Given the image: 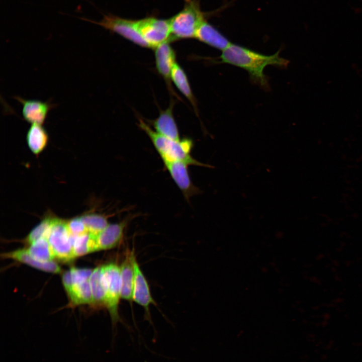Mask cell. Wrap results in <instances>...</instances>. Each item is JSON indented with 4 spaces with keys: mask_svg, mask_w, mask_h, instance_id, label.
<instances>
[{
    "mask_svg": "<svg viewBox=\"0 0 362 362\" xmlns=\"http://www.w3.org/2000/svg\"><path fill=\"white\" fill-rule=\"evenodd\" d=\"M220 63L233 65L247 71L250 78L264 88H268L267 77L264 69L268 65L286 67L289 61L279 55V52L266 55L242 46L231 43L219 57Z\"/></svg>",
    "mask_w": 362,
    "mask_h": 362,
    "instance_id": "cell-1",
    "label": "cell"
},
{
    "mask_svg": "<svg viewBox=\"0 0 362 362\" xmlns=\"http://www.w3.org/2000/svg\"><path fill=\"white\" fill-rule=\"evenodd\" d=\"M138 126L147 135L163 162L180 161L189 165L214 167L210 164L201 162L192 157L191 152L194 143L191 139L186 138L175 140L163 136L152 129L142 119H139Z\"/></svg>",
    "mask_w": 362,
    "mask_h": 362,
    "instance_id": "cell-2",
    "label": "cell"
},
{
    "mask_svg": "<svg viewBox=\"0 0 362 362\" xmlns=\"http://www.w3.org/2000/svg\"><path fill=\"white\" fill-rule=\"evenodd\" d=\"M183 9L169 19L171 40L195 37L197 30L206 20L199 0H184Z\"/></svg>",
    "mask_w": 362,
    "mask_h": 362,
    "instance_id": "cell-3",
    "label": "cell"
},
{
    "mask_svg": "<svg viewBox=\"0 0 362 362\" xmlns=\"http://www.w3.org/2000/svg\"><path fill=\"white\" fill-rule=\"evenodd\" d=\"M46 238L55 257L63 261H69L75 258L73 236L68 230L67 221L53 216Z\"/></svg>",
    "mask_w": 362,
    "mask_h": 362,
    "instance_id": "cell-4",
    "label": "cell"
},
{
    "mask_svg": "<svg viewBox=\"0 0 362 362\" xmlns=\"http://www.w3.org/2000/svg\"><path fill=\"white\" fill-rule=\"evenodd\" d=\"M79 19L99 25L110 32L117 33L141 47L149 48L139 32L137 20L124 19L111 14H103V17L100 21H95L83 17Z\"/></svg>",
    "mask_w": 362,
    "mask_h": 362,
    "instance_id": "cell-5",
    "label": "cell"
},
{
    "mask_svg": "<svg viewBox=\"0 0 362 362\" xmlns=\"http://www.w3.org/2000/svg\"><path fill=\"white\" fill-rule=\"evenodd\" d=\"M106 286V307L113 326L120 320L118 313L121 296L120 266L114 263L102 266Z\"/></svg>",
    "mask_w": 362,
    "mask_h": 362,
    "instance_id": "cell-6",
    "label": "cell"
},
{
    "mask_svg": "<svg viewBox=\"0 0 362 362\" xmlns=\"http://www.w3.org/2000/svg\"><path fill=\"white\" fill-rule=\"evenodd\" d=\"M137 25L139 33L149 48H155L171 40L169 19L149 16L137 20Z\"/></svg>",
    "mask_w": 362,
    "mask_h": 362,
    "instance_id": "cell-7",
    "label": "cell"
},
{
    "mask_svg": "<svg viewBox=\"0 0 362 362\" xmlns=\"http://www.w3.org/2000/svg\"><path fill=\"white\" fill-rule=\"evenodd\" d=\"M164 166L172 179L189 201L193 196L201 193L191 179L188 163L180 161L164 162Z\"/></svg>",
    "mask_w": 362,
    "mask_h": 362,
    "instance_id": "cell-8",
    "label": "cell"
},
{
    "mask_svg": "<svg viewBox=\"0 0 362 362\" xmlns=\"http://www.w3.org/2000/svg\"><path fill=\"white\" fill-rule=\"evenodd\" d=\"M133 216L126 217L121 221L109 225L96 235L97 250L116 247L122 241L125 230Z\"/></svg>",
    "mask_w": 362,
    "mask_h": 362,
    "instance_id": "cell-9",
    "label": "cell"
},
{
    "mask_svg": "<svg viewBox=\"0 0 362 362\" xmlns=\"http://www.w3.org/2000/svg\"><path fill=\"white\" fill-rule=\"evenodd\" d=\"M134 281L132 301L142 306L146 314L149 317V307L151 304L155 305L150 292L149 284L137 260L134 259Z\"/></svg>",
    "mask_w": 362,
    "mask_h": 362,
    "instance_id": "cell-10",
    "label": "cell"
},
{
    "mask_svg": "<svg viewBox=\"0 0 362 362\" xmlns=\"http://www.w3.org/2000/svg\"><path fill=\"white\" fill-rule=\"evenodd\" d=\"M15 99L22 104V114L24 120L31 124L43 125L50 111L55 107L49 102L26 100L19 97H16Z\"/></svg>",
    "mask_w": 362,
    "mask_h": 362,
    "instance_id": "cell-11",
    "label": "cell"
},
{
    "mask_svg": "<svg viewBox=\"0 0 362 362\" xmlns=\"http://www.w3.org/2000/svg\"><path fill=\"white\" fill-rule=\"evenodd\" d=\"M135 257L134 249H128L120 266L121 298L129 301H132L134 281V259Z\"/></svg>",
    "mask_w": 362,
    "mask_h": 362,
    "instance_id": "cell-12",
    "label": "cell"
},
{
    "mask_svg": "<svg viewBox=\"0 0 362 362\" xmlns=\"http://www.w3.org/2000/svg\"><path fill=\"white\" fill-rule=\"evenodd\" d=\"M169 42L163 43L154 49L156 69L167 84H170L171 70L176 62L175 53Z\"/></svg>",
    "mask_w": 362,
    "mask_h": 362,
    "instance_id": "cell-13",
    "label": "cell"
},
{
    "mask_svg": "<svg viewBox=\"0 0 362 362\" xmlns=\"http://www.w3.org/2000/svg\"><path fill=\"white\" fill-rule=\"evenodd\" d=\"M173 104L163 111L153 121L154 130L161 135L171 139L179 140L178 129L173 114Z\"/></svg>",
    "mask_w": 362,
    "mask_h": 362,
    "instance_id": "cell-14",
    "label": "cell"
},
{
    "mask_svg": "<svg viewBox=\"0 0 362 362\" xmlns=\"http://www.w3.org/2000/svg\"><path fill=\"white\" fill-rule=\"evenodd\" d=\"M195 38L222 51L231 43L224 35L206 20L202 23L197 30Z\"/></svg>",
    "mask_w": 362,
    "mask_h": 362,
    "instance_id": "cell-15",
    "label": "cell"
},
{
    "mask_svg": "<svg viewBox=\"0 0 362 362\" xmlns=\"http://www.w3.org/2000/svg\"><path fill=\"white\" fill-rule=\"evenodd\" d=\"M1 256L4 258L11 259L46 272L58 274L62 271L59 265L53 261L42 262L35 259L30 256L27 249H19L4 253Z\"/></svg>",
    "mask_w": 362,
    "mask_h": 362,
    "instance_id": "cell-16",
    "label": "cell"
},
{
    "mask_svg": "<svg viewBox=\"0 0 362 362\" xmlns=\"http://www.w3.org/2000/svg\"><path fill=\"white\" fill-rule=\"evenodd\" d=\"M26 140L31 151L34 154L38 155L47 146L49 136L42 125L32 124L27 132Z\"/></svg>",
    "mask_w": 362,
    "mask_h": 362,
    "instance_id": "cell-17",
    "label": "cell"
},
{
    "mask_svg": "<svg viewBox=\"0 0 362 362\" xmlns=\"http://www.w3.org/2000/svg\"><path fill=\"white\" fill-rule=\"evenodd\" d=\"M92 295V304L96 306L106 307V286L102 267L95 268L89 278Z\"/></svg>",
    "mask_w": 362,
    "mask_h": 362,
    "instance_id": "cell-18",
    "label": "cell"
},
{
    "mask_svg": "<svg viewBox=\"0 0 362 362\" xmlns=\"http://www.w3.org/2000/svg\"><path fill=\"white\" fill-rule=\"evenodd\" d=\"M171 80L178 90L190 102L196 111L197 110L196 101L188 77L184 69L177 62L172 68Z\"/></svg>",
    "mask_w": 362,
    "mask_h": 362,
    "instance_id": "cell-19",
    "label": "cell"
},
{
    "mask_svg": "<svg viewBox=\"0 0 362 362\" xmlns=\"http://www.w3.org/2000/svg\"><path fill=\"white\" fill-rule=\"evenodd\" d=\"M27 250L31 256L40 262L51 261L55 258L46 237H42L36 240L30 244Z\"/></svg>",
    "mask_w": 362,
    "mask_h": 362,
    "instance_id": "cell-20",
    "label": "cell"
},
{
    "mask_svg": "<svg viewBox=\"0 0 362 362\" xmlns=\"http://www.w3.org/2000/svg\"><path fill=\"white\" fill-rule=\"evenodd\" d=\"M67 294L73 305L92 304L89 279L74 284Z\"/></svg>",
    "mask_w": 362,
    "mask_h": 362,
    "instance_id": "cell-21",
    "label": "cell"
},
{
    "mask_svg": "<svg viewBox=\"0 0 362 362\" xmlns=\"http://www.w3.org/2000/svg\"><path fill=\"white\" fill-rule=\"evenodd\" d=\"M73 249L75 257L97 251L96 235L87 232L73 237Z\"/></svg>",
    "mask_w": 362,
    "mask_h": 362,
    "instance_id": "cell-22",
    "label": "cell"
},
{
    "mask_svg": "<svg viewBox=\"0 0 362 362\" xmlns=\"http://www.w3.org/2000/svg\"><path fill=\"white\" fill-rule=\"evenodd\" d=\"M103 213L88 212L80 216L88 232L95 235H98L108 225V217Z\"/></svg>",
    "mask_w": 362,
    "mask_h": 362,
    "instance_id": "cell-23",
    "label": "cell"
},
{
    "mask_svg": "<svg viewBox=\"0 0 362 362\" xmlns=\"http://www.w3.org/2000/svg\"><path fill=\"white\" fill-rule=\"evenodd\" d=\"M93 270L72 267L62 276V283L67 293L75 284L88 280Z\"/></svg>",
    "mask_w": 362,
    "mask_h": 362,
    "instance_id": "cell-24",
    "label": "cell"
},
{
    "mask_svg": "<svg viewBox=\"0 0 362 362\" xmlns=\"http://www.w3.org/2000/svg\"><path fill=\"white\" fill-rule=\"evenodd\" d=\"M53 216L52 214L49 213L46 215L40 222L30 231L25 238V242L30 245L42 237H46Z\"/></svg>",
    "mask_w": 362,
    "mask_h": 362,
    "instance_id": "cell-25",
    "label": "cell"
},
{
    "mask_svg": "<svg viewBox=\"0 0 362 362\" xmlns=\"http://www.w3.org/2000/svg\"><path fill=\"white\" fill-rule=\"evenodd\" d=\"M67 227L70 234L73 237L88 232L80 216L74 217L67 221Z\"/></svg>",
    "mask_w": 362,
    "mask_h": 362,
    "instance_id": "cell-26",
    "label": "cell"
}]
</instances>
